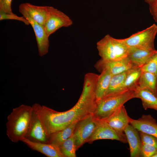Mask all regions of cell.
Returning <instances> with one entry per match:
<instances>
[{"instance_id":"cell-1","label":"cell","mask_w":157,"mask_h":157,"mask_svg":"<svg viewBox=\"0 0 157 157\" xmlns=\"http://www.w3.org/2000/svg\"><path fill=\"white\" fill-rule=\"evenodd\" d=\"M98 77V75L93 73L85 74L81 96L76 104L68 110L58 112L40 106L42 121L49 136L93 114L97 104L95 90Z\"/></svg>"},{"instance_id":"cell-2","label":"cell","mask_w":157,"mask_h":157,"mask_svg":"<svg viewBox=\"0 0 157 157\" xmlns=\"http://www.w3.org/2000/svg\"><path fill=\"white\" fill-rule=\"evenodd\" d=\"M33 110L32 106L22 104L13 108L7 116L6 135L13 142H17L25 137Z\"/></svg>"},{"instance_id":"cell-3","label":"cell","mask_w":157,"mask_h":157,"mask_svg":"<svg viewBox=\"0 0 157 157\" xmlns=\"http://www.w3.org/2000/svg\"><path fill=\"white\" fill-rule=\"evenodd\" d=\"M135 90L124 91L104 97L97 101L93 115L95 118L105 120L129 100L135 98Z\"/></svg>"},{"instance_id":"cell-4","label":"cell","mask_w":157,"mask_h":157,"mask_svg":"<svg viewBox=\"0 0 157 157\" xmlns=\"http://www.w3.org/2000/svg\"><path fill=\"white\" fill-rule=\"evenodd\" d=\"M97 48L101 58L111 60L127 57L129 48L124 39L115 38L108 34L97 42Z\"/></svg>"},{"instance_id":"cell-5","label":"cell","mask_w":157,"mask_h":157,"mask_svg":"<svg viewBox=\"0 0 157 157\" xmlns=\"http://www.w3.org/2000/svg\"><path fill=\"white\" fill-rule=\"evenodd\" d=\"M157 34V25L154 24L124 39L129 47L155 50L154 41Z\"/></svg>"},{"instance_id":"cell-6","label":"cell","mask_w":157,"mask_h":157,"mask_svg":"<svg viewBox=\"0 0 157 157\" xmlns=\"http://www.w3.org/2000/svg\"><path fill=\"white\" fill-rule=\"evenodd\" d=\"M40 105L35 103L32 106V113L25 138L30 140L49 143L47 134L42 121L40 111Z\"/></svg>"},{"instance_id":"cell-7","label":"cell","mask_w":157,"mask_h":157,"mask_svg":"<svg viewBox=\"0 0 157 157\" xmlns=\"http://www.w3.org/2000/svg\"><path fill=\"white\" fill-rule=\"evenodd\" d=\"M96 119L93 114L78 122L73 133L77 150L91 137L95 129Z\"/></svg>"},{"instance_id":"cell-8","label":"cell","mask_w":157,"mask_h":157,"mask_svg":"<svg viewBox=\"0 0 157 157\" xmlns=\"http://www.w3.org/2000/svg\"><path fill=\"white\" fill-rule=\"evenodd\" d=\"M96 119L97 124L95 129L87 142L91 143L94 141L102 139L116 140L124 143L128 142L124 133L116 131L104 120Z\"/></svg>"},{"instance_id":"cell-9","label":"cell","mask_w":157,"mask_h":157,"mask_svg":"<svg viewBox=\"0 0 157 157\" xmlns=\"http://www.w3.org/2000/svg\"><path fill=\"white\" fill-rule=\"evenodd\" d=\"M48 17L44 26L48 36H49L62 27H67L73 24L72 19L65 13L49 6Z\"/></svg>"},{"instance_id":"cell-10","label":"cell","mask_w":157,"mask_h":157,"mask_svg":"<svg viewBox=\"0 0 157 157\" xmlns=\"http://www.w3.org/2000/svg\"><path fill=\"white\" fill-rule=\"evenodd\" d=\"M19 11L29 22L34 32L37 42L39 55L43 56L48 51L49 46V37L47 34L44 26L35 21L28 13L20 6Z\"/></svg>"},{"instance_id":"cell-11","label":"cell","mask_w":157,"mask_h":157,"mask_svg":"<svg viewBox=\"0 0 157 157\" xmlns=\"http://www.w3.org/2000/svg\"><path fill=\"white\" fill-rule=\"evenodd\" d=\"M95 69L99 72L106 70L113 75L118 74L136 67L133 64L127 57L117 60H107L101 58L94 65Z\"/></svg>"},{"instance_id":"cell-12","label":"cell","mask_w":157,"mask_h":157,"mask_svg":"<svg viewBox=\"0 0 157 157\" xmlns=\"http://www.w3.org/2000/svg\"><path fill=\"white\" fill-rule=\"evenodd\" d=\"M130 118L123 105L118 108L108 117L103 120L116 131L124 133L126 127L129 124Z\"/></svg>"},{"instance_id":"cell-13","label":"cell","mask_w":157,"mask_h":157,"mask_svg":"<svg viewBox=\"0 0 157 157\" xmlns=\"http://www.w3.org/2000/svg\"><path fill=\"white\" fill-rule=\"evenodd\" d=\"M129 124L138 131L153 135L157 138V123L156 120L150 115H142L138 119L130 117Z\"/></svg>"},{"instance_id":"cell-14","label":"cell","mask_w":157,"mask_h":157,"mask_svg":"<svg viewBox=\"0 0 157 157\" xmlns=\"http://www.w3.org/2000/svg\"><path fill=\"white\" fill-rule=\"evenodd\" d=\"M129 146L131 157H141L142 143L139 131L133 125L129 124L124 130Z\"/></svg>"},{"instance_id":"cell-15","label":"cell","mask_w":157,"mask_h":157,"mask_svg":"<svg viewBox=\"0 0 157 157\" xmlns=\"http://www.w3.org/2000/svg\"><path fill=\"white\" fill-rule=\"evenodd\" d=\"M21 141L32 149L39 152L48 157H64L59 146L51 143L33 141L25 137Z\"/></svg>"},{"instance_id":"cell-16","label":"cell","mask_w":157,"mask_h":157,"mask_svg":"<svg viewBox=\"0 0 157 157\" xmlns=\"http://www.w3.org/2000/svg\"><path fill=\"white\" fill-rule=\"evenodd\" d=\"M19 6L24 9L35 21L44 26L49 16V6H37L28 3H21Z\"/></svg>"},{"instance_id":"cell-17","label":"cell","mask_w":157,"mask_h":157,"mask_svg":"<svg viewBox=\"0 0 157 157\" xmlns=\"http://www.w3.org/2000/svg\"><path fill=\"white\" fill-rule=\"evenodd\" d=\"M157 51L129 47L127 57L134 65L141 67Z\"/></svg>"},{"instance_id":"cell-18","label":"cell","mask_w":157,"mask_h":157,"mask_svg":"<svg viewBox=\"0 0 157 157\" xmlns=\"http://www.w3.org/2000/svg\"><path fill=\"white\" fill-rule=\"evenodd\" d=\"M134 93L135 98L141 99L145 110H154L157 107V96L149 90L137 87L134 90Z\"/></svg>"},{"instance_id":"cell-19","label":"cell","mask_w":157,"mask_h":157,"mask_svg":"<svg viewBox=\"0 0 157 157\" xmlns=\"http://www.w3.org/2000/svg\"><path fill=\"white\" fill-rule=\"evenodd\" d=\"M100 73L99 75L95 88V94L97 101L104 96L113 76L106 70L103 71Z\"/></svg>"},{"instance_id":"cell-20","label":"cell","mask_w":157,"mask_h":157,"mask_svg":"<svg viewBox=\"0 0 157 157\" xmlns=\"http://www.w3.org/2000/svg\"><path fill=\"white\" fill-rule=\"evenodd\" d=\"M77 122L64 129L51 133L49 136V143L59 146L73 135Z\"/></svg>"},{"instance_id":"cell-21","label":"cell","mask_w":157,"mask_h":157,"mask_svg":"<svg viewBox=\"0 0 157 157\" xmlns=\"http://www.w3.org/2000/svg\"><path fill=\"white\" fill-rule=\"evenodd\" d=\"M128 70L112 76L108 88L104 97L124 91L123 90V84Z\"/></svg>"},{"instance_id":"cell-22","label":"cell","mask_w":157,"mask_h":157,"mask_svg":"<svg viewBox=\"0 0 157 157\" xmlns=\"http://www.w3.org/2000/svg\"><path fill=\"white\" fill-rule=\"evenodd\" d=\"M138 87L147 89L157 96V76L151 72H142Z\"/></svg>"},{"instance_id":"cell-23","label":"cell","mask_w":157,"mask_h":157,"mask_svg":"<svg viewBox=\"0 0 157 157\" xmlns=\"http://www.w3.org/2000/svg\"><path fill=\"white\" fill-rule=\"evenodd\" d=\"M142 72L141 67H134L128 70L123 84L124 91L136 88Z\"/></svg>"},{"instance_id":"cell-24","label":"cell","mask_w":157,"mask_h":157,"mask_svg":"<svg viewBox=\"0 0 157 157\" xmlns=\"http://www.w3.org/2000/svg\"><path fill=\"white\" fill-rule=\"evenodd\" d=\"M64 157H76L77 149L73 135L59 146Z\"/></svg>"},{"instance_id":"cell-25","label":"cell","mask_w":157,"mask_h":157,"mask_svg":"<svg viewBox=\"0 0 157 157\" xmlns=\"http://www.w3.org/2000/svg\"><path fill=\"white\" fill-rule=\"evenodd\" d=\"M142 72H147L157 76V51L141 67Z\"/></svg>"},{"instance_id":"cell-26","label":"cell","mask_w":157,"mask_h":157,"mask_svg":"<svg viewBox=\"0 0 157 157\" xmlns=\"http://www.w3.org/2000/svg\"><path fill=\"white\" fill-rule=\"evenodd\" d=\"M157 152V148L154 146L148 144L142 143L141 157H152Z\"/></svg>"},{"instance_id":"cell-27","label":"cell","mask_w":157,"mask_h":157,"mask_svg":"<svg viewBox=\"0 0 157 157\" xmlns=\"http://www.w3.org/2000/svg\"><path fill=\"white\" fill-rule=\"evenodd\" d=\"M142 143L149 144L157 148V138L150 134L139 131Z\"/></svg>"},{"instance_id":"cell-28","label":"cell","mask_w":157,"mask_h":157,"mask_svg":"<svg viewBox=\"0 0 157 157\" xmlns=\"http://www.w3.org/2000/svg\"><path fill=\"white\" fill-rule=\"evenodd\" d=\"M6 19L17 20L23 22L26 25L30 24L28 21L23 16L19 17L14 14H11L0 11V20Z\"/></svg>"},{"instance_id":"cell-29","label":"cell","mask_w":157,"mask_h":157,"mask_svg":"<svg viewBox=\"0 0 157 157\" xmlns=\"http://www.w3.org/2000/svg\"><path fill=\"white\" fill-rule=\"evenodd\" d=\"M12 0H0V11L13 14L11 8Z\"/></svg>"},{"instance_id":"cell-30","label":"cell","mask_w":157,"mask_h":157,"mask_svg":"<svg viewBox=\"0 0 157 157\" xmlns=\"http://www.w3.org/2000/svg\"><path fill=\"white\" fill-rule=\"evenodd\" d=\"M149 10L154 20L157 23V0H155L153 3L149 6Z\"/></svg>"},{"instance_id":"cell-31","label":"cell","mask_w":157,"mask_h":157,"mask_svg":"<svg viewBox=\"0 0 157 157\" xmlns=\"http://www.w3.org/2000/svg\"><path fill=\"white\" fill-rule=\"evenodd\" d=\"M155 0H144V1L149 6L151 5L154 1Z\"/></svg>"},{"instance_id":"cell-32","label":"cell","mask_w":157,"mask_h":157,"mask_svg":"<svg viewBox=\"0 0 157 157\" xmlns=\"http://www.w3.org/2000/svg\"><path fill=\"white\" fill-rule=\"evenodd\" d=\"M152 157H157V152Z\"/></svg>"},{"instance_id":"cell-33","label":"cell","mask_w":157,"mask_h":157,"mask_svg":"<svg viewBox=\"0 0 157 157\" xmlns=\"http://www.w3.org/2000/svg\"><path fill=\"white\" fill-rule=\"evenodd\" d=\"M155 110H156L157 111V107L155 109Z\"/></svg>"}]
</instances>
